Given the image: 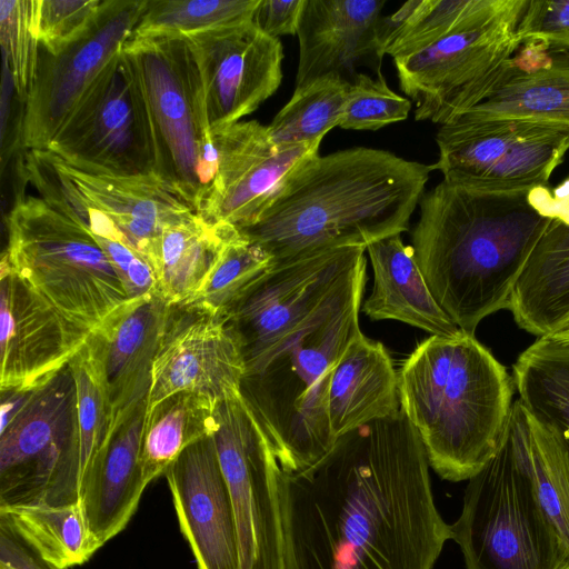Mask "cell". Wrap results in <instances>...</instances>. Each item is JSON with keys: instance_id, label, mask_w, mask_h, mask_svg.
<instances>
[{"instance_id": "6da1fadb", "label": "cell", "mask_w": 569, "mask_h": 569, "mask_svg": "<svg viewBox=\"0 0 569 569\" xmlns=\"http://www.w3.org/2000/svg\"><path fill=\"white\" fill-rule=\"evenodd\" d=\"M429 467L400 408L337 437L309 468L282 471L284 569H433L451 531Z\"/></svg>"}, {"instance_id": "7a4b0ae2", "label": "cell", "mask_w": 569, "mask_h": 569, "mask_svg": "<svg viewBox=\"0 0 569 569\" xmlns=\"http://www.w3.org/2000/svg\"><path fill=\"white\" fill-rule=\"evenodd\" d=\"M419 207L411 234L417 263L441 309L475 336L485 318L509 308L550 222L569 221V177L553 192H489L442 180Z\"/></svg>"}, {"instance_id": "3957f363", "label": "cell", "mask_w": 569, "mask_h": 569, "mask_svg": "<svg viewBox=\"0 0 569 569\" xmlns=\"http://www.w3.org/2000/svg\"><path fill=\"white\" fill-rule=\"evenodd\" d=\"M433 164L352 147L300 163L259 219L238 229L273 261L347 246L367 247L409 229Z\"/></svg>"}, {"instance_id": "277c9868", "label": "cell", "mask_w": 569, "mask_h": 569, "mask_svg": "<svg viewBox=\"0 0 569 569\" xmlns=\"http://www.w3.org/2000/svg\"><path fill=\"white\" fill-rule=\"evenodd\" d=\"M366 267L316 311L243 357L241 396L283 472L309 468L336 440L328 419V390L335 366L361 333Z\"/></svg>"}, {"instance_id": "5b68a950", "label": "cell", "mask_w": 569, "mask_h": 569, "mask_svg": "<svg viewBox=\"0 0 569 569\" xmlns=\"http://www.w3.org/2000/svg\"><path fill=\"white\" fill-rule=\"evenodd\" d=\"M506 367L475 336H430L398 372L400 408L429 466L445 480H468L497 452L513 405Z\"/></svg>"}, {"instance_id": "8992f818", "label": "cell", "mask_w": 569, "mask_h": 569, "mask_svg": "<svg viewBox=\"0 0 569 569\" xmlns=\"http://www.w3.org/2000/svg\"><path fill=\"white\" fill-rule=\"evenodd\" d=\"M120 54L141 98L153 173L199 213L218 170V151L192 46L181 38H130Z\"/></svg>"}, {"instance_id": "52a82bcc", "label": "cell", "mask_w": 569, "mask_h": 569, "mask_svg": "<svg viewBox=\"0 0 569 569\" xmlns=\"http://www.w3.org/2000/svg\"><path fill=\"white\" fill-rule=\"evenodd\" d=\"M2 257L64 318L92 333L130 299L91 232L42 198L17 194Z\"/></svg>"}, {"instance_id": "ba28073f", "label": "cell", "mask_w": 569, "mask_h": 569, "mask_svg": "<svg viewBox=\"0 0 569 569\" xmlns=\"http://www.w3.org/2000/svg\"><path fill=\"white\" fill-rule=\"evenodd\" d=\"M0 507L81 503L76 381L70 365L39 388L1 391Z\"/></svg>"}, {"instance_id": "9c48e42d", "label": "cell", "mask_w": 569, "mask_h": 569, "mask_svg": "<svg viewBox=\"0 0 569 569\" xmlns=\"http://www.w3.org/2000/svg\"><path fill=\"white\" fill-rule=\"evenodd\" d=\"M450 531L466 569H569V551L540 506L507 428L495 456L468 479Z\"/></svg>"}, {"instance_id": "30bf717a", "label": "cell", "mask_w": 569, "mask_h": 569, "mask_svg": "<svg viewBox=\"0 0 569 569\" xmlns=\"http://www.w3.org/2000/svg\"><path fill=\"white\" fill-rule=\"evenodd\" d=\"M433 164L443 180L462 187L512 192L548 187L569 151V127L551 122L458 117L440 126Z\"/></svg>"}, {"instance_id": "8fae6325", "label": "cell", "mask_w": 569, "mask_h": 569, "mask_svg": "<svg viewBox=\"0 0 569 569\" xmlns=\"http://www.w3.org/2000/svg\"><path fill=\"white\" fill-rule=\"evenodd\" d=\"M213 440L232 498L238 569H284L282 470L241 395L220 402Z\"/></svg>"}, {"instance_id": "7c38bea8", "label": "cell", "mask_w": 569, "mask_h": 569, "mask_svg": "<svg viewBox=\"0 0 569 569\" xmlns=\"http://www.w3.org/2000/svg\"><path fill=\"white\" fill-rule=\"evenodd\" d=\"M120 53L86 92L46 150L87 172L153 173L141 98Z\"/></svg>"}, {"instance_id": "4fadbf2b", "label": "cell", "mask_w": 569, "mask_h": 569, "mask_svg": "<svg viewBox=\"0 0 569 569\" xmlns=\"http://www.w3.org/2000/svg\"><path fill=\"white\" fill-rule=\"evenodd\" d=\"M147 0H102L94 22L58 54L40 47L37 72L23 103L19 146L46 150L86 92L131 38Z\"/></svg>"}, {"instance_id": "5bb4252c", "label": "cell", "mask_w": 569, "mask_h": 569, "mask_svg": "<svg viewBox=\"0 0 569 569\" xmlns=\"http://www.w3.org/2000/svg\"><path fill=\"white\" fill-rule=\"evenodd\" d=\"M522 11L393 59L416 120L443 126L473 106L480 84L521 44L516 29Z\"/></svg>"}, {"instance_id": "9a60e30c", "label": "cell", "mask_w": 569, "mask_h": 569, "mask_svg": "<svg viewBox=\"0 0 569 569\" xmlns=\"http://www.w3.org/2000/svg\"><path fill=\"white\" fill-rule=\"evenodd\" d=\"M218 170L198 214L213 223L252 226L287 177L318 154L321 140L277 147L267 126L238 121L212 131Z\"/></svg>"}, {"instance_id": "2e32d148", "label": "cell", "mask_w": 569, "mask_h": 569, "mask_svg": "<svg viewBox=\"0 0 569 569\" xmlns=\"http://www.w3.org/2000/svg\"><path fill=\"white\" fill-rule=\"evenodd\" d=\"M0 390L29 391L70 365L90 333L73 325L0 262Z\"/></svg>"}, {"instance_id": "e0dca14e", "label": "cell", "mask_w": 569, "mask_h": 569, "mask_svg": "<svg viewBox=\"0 0 569 569\" xmlns=\"http://www.w3.org/2000/svg\"><path fill=\"white\" fill-rule=\"evenodd\" d=\"M172 311L152 367L147 410L180 391L224 401L241 395L246 368L224 318L190 308Z\"/></svg>"}, {"instance_id": "ac0fdd59", "label": "cell", "mask_w": 569, "mask_h": 569, "mask_svg": "<svg viewBox=\"0 0 569 569\" xmlns=\"http://www.w3.org/2000/svg\"><path fill=\"white\" fill-rule=\"evenodd\" d=\"M189 41L212 131L256 111L282 81L281 41L263 33L253 21Z\"/></svg>"}, {"instance_id": "d6986e66", "label": "cell", "mask_w": 569, "mask_h": 569, "mask_svg": "<svg viewBox=\"0 0 569 569\" xmlns=\"http://www.w3.org/2000/svg\"><path fill=\"white\" fill-rule=\"evenodd\" d=\"M164 477L198 569H238L232 498L213 436L189 446Z\"/></svg>"}, {"instance_id": "ffe728a7", "label": "cell", "mask_w": 569, "mask_h": 569, "mask_svg": "<svg viewBox=\"0 0 569 569\" xmlns=\"http://www.w3.org/2000/svg\"><path fill=\"white\" fill-rule=\"evenodd\" d=\"M459 117L475 121L522 119L569 127V49L522 42L485 79L473 106Z\"/></svg>"}, {"instance_id": "44dd1931", "label": "cell", "mask_w": 569, "mask_h": 569, "mask_svg": "<svg viewBox=\"0 0 569 569\" xmlns=\"http://www.w3.org/2000/svg\"><path fill=\"white\" fill-rule=\"evenodd\" d=\"M386 0H305L297 36L296 87L328 74L351 82L366 62L380 67L379 28Z\"/></svg>"}, {"instance_id": "7402d4cb", "label": "cell", "mask_w": 569, "mask_h": 569, "mask_svg": "<svg viewBox=\"0 0 569 569\" xmlns=\"http://www.w3.org/2000/svg\"><path fill=\"white\" fill-rule=\"evenodd\" d=\"M171 311L154 293L130 299L88 338L101 366L114 427L148 398L154 358Z\"/></svg>"}, {"instance_id": "603a6c76", "label": "cell", "mask_w": 569, "mask_h": 569, "mask_svg": "<svg viewBox=\"0 0 569 569\" xmlns=\"http://www.w3.org/2000/svg\"><path fill=\"white\" fill-rule=\"evenodd\" d=\"M57 159L84 199L117 226L128 244L150 263L156 274L163 229L196 212L154 173H92Z\"/></svg>"}, {"instance_id": "cb8c5ba5", "label": "cell", "mask_w": 569, "mask_h": 569, "mask_svg": "<svg viewBox=\"0 0 569 569\" xmlns=\"http://www.w3.org/2000/svg\"><path fill=\"white\" fill-rule=\"evenodd\" d=\"M146 411L147 399L127 412L81 481L84 518L102 546L127 527L147 487L140 465Z\"/></svg>"}, {"instance_id": "d4e9b609", "label": "cell", "mask_w": 569, "mask_h": 569, "mask_svg": "<svg viewBox=\"0 0 569 569\" xmlns=\"http://www.w3.org/2000/svg\"><path fill=\"white\" fill-rule=\"evenodd\" d=\"M399 410L398 373L387 349L359 333L330 379L328 419L333 438Z\"/></svg>"}, {"instance_id": "484cf974", "label": "cell", "mask_w": 569, "mask_h": 569, "mask_svg": "<svg viewBox=\"0 0 569 569\" xmlns=\"http://www.w3.org/2000/svg\"><path fill=\"white\" fill-rule=\"evenodd\" d=\"M373 270V286L362 311L372 320H398L431 336H455L461 331L432 296L411 246L400 234L370 243L367 249Z\"/></svg>"}, {"instance_id": "4316f807", "label": "cell", "mask_w": 569, "mask_h": 569, "mask_svg": "<svg viewBox=\"0 0 569 569\" xmlns=\"http://www.w3.org/2000/svg\"><path fill=\"white\" fill-rule=\"evenodd\" d=\"M527 0H410L382 17V54L406 57L457 33L478 29L521 12Z\"/></svg>"}, {"instance_id": "83f0119b", "label": "cell", "mask_w": 569, "mask_h": 569, "mask_svg": "<svg viewBox=\"0 0 569 569\" xmlns=\"http://www.w3.org/2000/svg\"><path fill=\"white\" fill-rule=\"evenodd\" d=\"M508 309L518 327L537 338L569 321V222H550L516 283Z\"/></svg>"}, {"instance_id": "f1b7e54d", "label": "cell", "mask_w": 569, "mask_h": 569, "mask_svg": "<svg viewBox=\"0 0 569 569\" xmlns=\"http://www.w3.org/2000/svg\"><path fill=\"white\" fill-rule=\"evenodd\" d=\"M237 230L198 213L167 226L160 239L154 295L171 307L190 305Z\"/></svg>"}, {"instance_id": "f546056e", "label": "cell", "mask_w": 569, "mask_h": 569, "mask_svg": "<svg viewBox=\"0 0 569 569\" xmlns=\"http://www.w3.org/2000/svg\"><path fill=\"white\" fill-rule=\"evenodd\" d=\"M507 433L543 511L569 551V451L559 436L513 401Z\"/></svg>"}, {"instance_id": "4dcf8cb0", "label": "cell", "mask_w": 569, "mask_h": 569, "mask_svg": "<svg viewBox=\"0 0 569 569\" xmlns=\"http://www.w3.org/2000/svg\"><path fill=\"white\" fill-rule=\"evenodd\" d=\"M219 405L206 395L180 391L146 411L140 465L148 486L194 442L219 428Z\"/></svg>"}, {"instance_id": "1f68e13d", "label": "cell", "mask_w": 569, "mask_h": 569, "mask_svg": "<svg viewBox=\"0 0 569 569\" xmlns=\"http://www.w3.org/2000/svg\"><path fill=\"white\" fill-rule=\"evenodd\" d=\"M0 522L53 569L82 565L102 547L81 503L1 506Z\"/></svg>"}, {"instance_id": "d6a6232c", "label": "cell", "mask_w": 569, "mask_h": 569, "mask_svg": "<svg viewBox=\"0 0 569 569\" xmlns=\"http://www.w3.org/2000/svg\"><path fill=\"white\" fill-rule=\"evenodd\" d=\"M511 376L521 403L569 451V342L537 338L519 355Z\"/></svg>"}, {"instance_id": "836d02e7", "label": "cell", "mask_w": 569, "mask_h": 569, "mask_svg": "<svg viewBox=\"0 0 569 569\" xmlns=\"http://www.w3.org/2000/svg\"><path fill=\"white\" fill-rule=\"evenodd\" d=\"M260 0H147L131 39L192 38L253 21Z\"/></svg>"}, {"instance_id": "e575fe53", "label": "cell", "mask_w": 569, "mask_h": 569, "mask_svg": "<svg viewBox=\"0 0 569 569\" xmlns=\"http://www.w3.org/2000/svg\"><path fill=\"white\" fill-rule=\"evenodd\" d=\"M350 83L339 74H328L296 90L274 116L267 130L277 147L319 141L343 117Z\"/></svg>"}, {"instance_id": "d590c367", "label": "cell", "mask_w": 569, "mask_h": 569, "mask_svg": "<svg viewBox=\"0 0 569 569\" xmlns=\"http://www.w3.org/2000/svg\"><path fill=\"white\" fill-rule=\"evenodd\" d=\"M272 264L266 249L237 230L186 308L224 318Z\"/></svg>"}, {"instance_id": "8d00e7d4", "label": "cell", "mask_w": 569, "mask_h": 569, "mask_svg": "<svg viewBox=\"0 0 569 569\" xmlns=\"http://www.w3.org/2000/svg\"><path fill=\"white\" fill-rule=\"evenodd\" d=\"M0 41L13 90L24 103L34 81L40 52L37 0H0Z\"/></svg>"}, {"instance_id": "74e56055", "label": "cell", "mask_w": 569, "mask_h": 569, "mask_svg": "<svg viewBox=\"0 0 569 569\" xmlns=\"http://www.w3.org/2000/svg\"><path fill=\"white\" fill-rule=\"evenodd\" d=\"M411 101L392 91L382 73L372 78L357 73L350 83L339 127L352 130H378L408 118Z\"/></svg>"}, {"instance_id": "f35d334b", "label": "cell", "mask_w": 569, "mask_h": 569, "mask_svg": "<svg viewBox=\"0 0 569 569\" xmlns=\"http://www.w3.org/2000/svg\"><path fill=\"white\" fill-rule=\"evenodd\" d=\"M102 0H37L40 47L58 54L82 38L99 12Z\"/></svg>"}, {"instance_id": "ab89813d", "label": "cell", "mask_w": 569, "mask_h": 569, "mask_svg": "<svg viewBox=\"0 0 569 569\" xmlns=\"http://www.w3.org/2000/svg\"><path fill=\"white\" fill-rule=\"evenodd\" d=\"M516 32L521 43L569 49V0H527Z\"/></svg>"}, {"instance_id": "60d3db41", "label": "cell", "mask_w": 569, "mask_h": 569, "mask_svg": "<svg viewBox=\"0 0 569 569\" xmlns=\"http://www.w3.org/2000/svg\"><path fill=\"white\" fill-rule=\"evenodd\" d=\"M118 274L129 299H138L156 291L157 279L150 263L117 230L93 236Z\"/></svg>"}, {"instance_id": "b9f144b4", "label": "cell", "mask_w": 569, "mask_h": 569, "mask_svg": "<svg viewBox=\"0 0 569 569\" xmlns=\"http://www.w3.org/2000/svg\"><path fill=\"white\" fill-rule=\"evenodd\" d=\"M305 0H260L253 22L267 36H297Z\"/></svg>"}, {"instance_id": "7bdbcfd3", "label": "cell", "mask_w": 569, "mask_h": 569, "mask_svg": "<svg viewBox=\"0 0 569 569\" xmlns=\"http://www.w3.org/2000/svg\"><path fill=\"white\" fill-rule=\"evenodd\" d=\"M0 569H53L0 522Z\"/></svg>"}, {"instance_id": "ee69618b", "label": "cell", "mask_w": 569, "mask_h": 569, "mask_svg": "<svg viewBox=\"0 0 569 569\" xmlns=\"http://www.w3.org/2000/svg\"><path fill=\"white\" fill-rule=\"evenodd\" d=\"M548 337L561 342H569V321Z\"/></svg>"}]
</instances>
